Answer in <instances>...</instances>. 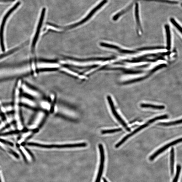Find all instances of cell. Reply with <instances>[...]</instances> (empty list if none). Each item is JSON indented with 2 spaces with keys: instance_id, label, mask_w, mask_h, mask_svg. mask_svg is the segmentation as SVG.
<instances>
[{
  "instance_id": "7a4b0ae2",
  "label": "cell",
  "mask_w": 182,
  "mask_h": 182,
  "mask_svg": "<svg viewBox=\"0 0 182 182\" xmlns=\"http://www.w3.org/2000/svg\"><path fill=\"white\" fill-rule=\"evenodd\" d=\"M108 2V0H103V1L98 4L96 7H94L93 10L88 13V15L83 19L74 24L67 26L65 27L66 29H71L80 25L85 23L88 21L94 14V13L101 9Z\"/></svg>"
},
{
  "instance_id": "2e32d148",
  "label": "cell",
  "mask_w": 182,
  "mask_h": 182,
  "mask_svg": "<svg viewBox=\"0 0 182 182\" xmlns=\"http://www.w3.org/2000/svg\"><path fill=\"white\" fill-rule=\"evenodd\" d=\"M182 120L168 122H160L158 124V125L163 126H170L181 124Z\"/></svg>"
},
{
  "instance_id": "ffe728a7",
  "label": "cell",
  "mask_w": 182,
  "mask_h": 182,
  "mask_svg": "<svg viewBox=\"0 0 182 182\" xmlns=\"http://www.w3.org/2000/svg\"><path fill=\"white\" fill-rule=\"evenodd\" d=\"M170 21L171 23L174 25L176 28L181 33L182 28L181 26L179 24L174 18H170Z\"/></svg>"
},
{
  "instance_id": "ac0fdd59",
  "label": "cell",
  "mask_w": 182,
  "mask_h": 182,
  "mask_svg": "<svg viewBox=\"0 0 182 182\" xmlns=\"http://www.w3.org/2000/svg\"><path fill=\"white\" fill-rule=\"evenodd\" d=\"M137 1H153L158 2L164 3H166L176 4L178 3L179 2L176 1H171L170 0H137Z\"/></svg>"
},
{
  "instance_id": "3957f363",
  "label": "cell",
  "mask_w": 182,
  "mask_h": 182,
  "mask_svg": "<svg viewBox=\"0 0 182 182\" xmlns=\"http://www.w3.org/2000/svg\"><path fill=\"white\" fill-rule=\"evenodd\" d=\"M33 146L44 148H65L77 147H84L87 146V144L83 143L75 144H66L62 145H45L37 143H33Z\"/></svg>"
},
{
  "instance_id": "52a82bcc",
  "label": "cell",
  "mask_w": 182,
  "mask_h": 182,
  "mask_svg": "<svg viewBox=\"0 0 182 182\" xmlns=\"http://www.w3.org/2000/svg\"><path fill=\"white\" fill-rule=\"evenodd\" d=\"M99 146L100 154V163L99 172L97 177L96 179L95 180V182H101V177L103 174L104 159H105L103 146L101 144H99Z\"/></svg>"
},
{
  "instance_id": "9a60e30c",
  "label": "cell",
  "mask_w": 182,
  "mask_h": 182,
  "mask_svg": "<svg viewBox=\"0 0 182 182\" xmlns=\"http://www.w3.org/2000/svg\"><path fill=\"white\" fill-rule=\"evenodd\" d=\"M20 149L21 150L23 155L24 160L25 161H27L28 160V158H31L32 159H33V157L32 156L31 154H30L29 152L27 151V150L24 147L21 146L20 147Z\"/></svg>"
},
{
  "instance_id": "cb8c5ba5",
  "label": "cell",
  "mask_w": 182,
  "mask_h": 182,
  "mask_svg": "<svg viewBox=\"0 0 182 182\" xmlns=\"http://www.w3.org/2000/svg\"><path fill=\"white\" fill-rule=\"evenodd\" d=\"M15 1V0H0V2H13Z\"/></svg>"
},
{
  "instance_id": "d6986e66",
  "label": "cell",
  "mask_w": 182,
  "mask_h": 182,
  "mask_svg": "<svg viewBox=\"0 0 182 182\" xmlns=\"http://www.w3.org/2000/svg\"><path fill=\"white\" fill-rule=\"evenodd\" d=\"M122 130L121 128H118L114 129L112 130H104L101 131V133L103 134H111L120 131Z\"/></svg>"
},
{
  "instance_id": "277c9868",
  "label": "cell",
  "mask_w": 182,
  "mask_h": 182,
  "mask_svg": "<svg viewBox=\"0 0 182 182\" xmlns=\"http://www.w3.org/2000/svg\"><path fill=\"white\" fill-rule=\"evenodd\" d=\"M18 97L16 98L14 103L15 118L18 130H21L23 129L24 126L23 125L20 108V104Z\"/></svg>"
},
{
  "instance_id": "30bf717a",
  "label": "cell",
  "mask_w": 182,
  "mask_h": 182,
  "mask_svg": "<svg viewBox=\"0 0 182 182\" xmlns=\"http://www.w3.org/2000/svg\"><path fill=\"white\" fill-rule=\"evenodd\" d=\"M175 153L174 149V148H172L170 151V167L171 175L172 176L174 174V160Z\"/></svg>"
},
{
  "instance_id": "4fadbf2b",
  "label": "cell",
  "mask_w": 182,
  "mask_h": 182,
  "mask_svg": "<svg viewBox=\"0 0 182 182\" xmlns=\"http://www.w3.org/2000/svg\"><path fill=\"white\" fill-rule=\"evenodd\" d=\"M135 16L136 24H137L138 29L139 30H140L141 31H142V29L141 25L139 15V4L137 3H135Z\"/></svg>"
},
{
  "instance_id": "d4e9b609",
  "label": "cell",
  "mask_w": 182,
  "mask_h": 182,
  "mask_svg": "<svg viewBox=\"0 0 182 182\" xmlns=\"http://www.w3.org/2000/svg\"><path fill=\"white\" fill-rule=\"evenodd\" d=\"M0 182H2L1 177H0Z\"/></svg>"
},
{
  "instance_id": "603a6c76",
  "label": "cell",
  "mask_w": 182,
  "mask_h": 182,
  "mask_svg": "<svg viewBox=\"0 0 182 182\" xmlns=\"http://www.w3.org/2000/svg\"><path fill=\"white\" fill-rule=\"evenodd\" d=\"M119 51H120V52L121 53L125 54L133 53L136 52L135 51H129V50H122L121 49Z\"/></svg>"
},
{
  "instance_id": "9c48e42d",
  "label": "cell",
  "mask_w": 182,
  "mask_h": 182,
  "mask_svg": "<svg viewBox=\"0 0 182 182\" xmlns=\"http://www.w3.org/2000/svg\"><path fill=\"white\" fill-rule=\"evenodd\" d=\"M46 11V9L45 8H44L42 9L41 13L40 19L39 22L37 30H36V33L33 40L32 46L33 48L35 47V45L36 43V41H37L38 38V36L40 33V29L41 28V27L42 25L43 22L44 20Z\"/></svg>"
},
{
  "instance_id": "5b68a950",
  "label": "cell",
  "mask_w": 182,
  "mask_h": 182,
  "mask_svg": "<svg viewBox=\"0 0 182 182\" xmlns=\"http://www.w3.org/2000/svg\"><path fill=\"white\" fill-rule=\"evenodd\" d=\"M20 4L21 3L20 2H17L15 5L10 9V10H9L8 11L5 16H4L3 18L1 27V29H0V40H1V43L3 51H4V50L3 41V30L6 21L8 18L11 14V13L19 6Z\"/></svg>"
},
{
  "instance_id": "8992f818",
  "label": "cell",
  "mask_w": 182,
  "mask_h": 182,
  "mask_svg": "<svg viewBox=\"0 0 182 182\" xmlns=\"http://www.w3.org/2000/svg\"><path fill=\"white\" fill-rule=\"evenodd\" d=\"M107 99L114 116H115L116 120L123 126L127 131H131L130 128L127 126L125 121L122 119L116 111L112 99L111 97L110 96H108Z\"/></svg>"
},
{
  "instance_id": "7c38bea8",
  "label": "cell",
  "mask_w": 182,
  "mask_h": 182,
  "mask_svg": "<svg viewBox=\"0 0 182 182\" xmlns=\"http://www.w3.org/2000/svg\"><path fill=\"white\" fill-rule=\"evenodd\" d=\"M134 4V3H132L130 4V5L127 7L126 8L124 9V10H122L121 11L118 12L113 17V21H116L117 20L118 18H119L121 16L125 14V13L129 11L130 9L132 7Z\"/></svg>"
},
{
  "instance_id": "5bb4252c",
  "label": "cell",
  "mask_w": 182,
  "mask_h": 182,
  "mask_svg": "<svg viewBox=\"0 0 182 182\" xmlns=\"http://www.w3.org/2000/svg\"><path fill=\"white\" fill-rule=\"evenodd\" d=\"M140 107L143 108H150L157 110H163L165 108L163 105H156L154 104H141Z\"/></svg>"
},
{
  "instance_id": "ba28073f",
  "label": "cell",
  "mask_w": 182,
  "mask_h": 182,
  "mask_svg": "<svg viewBox=\"0 0 182 182\" xmlns=\"http://www.w3.org/2000/svg\"><path fill=\"white\" fill-rule=\"evenodd\" d=\"M182 142V138L178 139L176 140L173 142L168 143L162 148L159 149L156 152H155L149 158V160L150 161H153L155 158L157 157L160 154H161L162 153L165 151L168 148L170 147L173 146L181 142Z\"/></svg>"
},
{
  "instance_id": "6da1fadb",
  "label": "cell",
  "mask_w": 182,
  "mask_h": 182,
  "mask_svg": "<svg viewBox=\"0 0 182 182\" xmlns=\"http://www.w3.org/2000/svg\"><path fill=\"white\" fill-rule=\"evenodd\" d=\"M168 117V115H165L156 117L149 120L146 123L139 126L137 129H136L133 132H132L131 133L125 136L123 138H122L119 142H118L115 145V148H117L119 147L122 144H123L127 139H128L129 138L131 137V136L138 133V132L140 131L141 130L145 128L146 127L148 126L150 124H152L153 123L158 120L167 119Z\"/></svg>"
},
{
  "instance_id": "8fae6325",
  "label": "cell",
  "mask_w": 182,
  "mask_h": 182,
  "mask_svg": "<svg viewBox=\"0 0 182 182\" xmlns=\"http://www.w3.org/2000/svg\"><path fill=\"white\" fill-rule=\"evenodd\" d=\"M165 28L166 31L167 35V49L168 50H170L171 46V35L170 27L169 25L166 24Z\"/></svg>"
},
{
  "instance_id": "e0dca14e",
  "label": "cell",
  "mask_w": 182,
  "mask_h": 182,
  "mask_svg": "<svg viewBox=\"0 0 182 182\" xmlns=\"http://www.w3.org/2000/svg\"><path fill=\"white\" fill-rule=\"evenodd\" d=\"M181 170V166L178 164L176 167V171L174 178L172 182H178Z\"/></svg>"
},
{
  "instance_id": "7402d4cb",
  "label": "cell",
  "mask_w": 182,
  "mask_h": 182,
  "mask_svg": "<svg viewBox=\"0 0 182 182\" xmlns=\"http://www.w3.org/2000/svg\"><path fill=\"white\" fill-rule=\"evenodd\" d=\"M102 45L104 47L116 49L118 50V51H120L121 49L119 47H118L114 45L104 43H103Z\"/></svg>"
},
{
  "instance_id": "44dd1931",
  "label": "cell",
  "mask_w": 182,
  "mask_h": 182,
  "mask_svg": "<svg viewBox=\"0 0 182 182\" xmlns=\"http://www.w3.org/2000/svg\"><path fill=\"white\" fill-rule=\"evenodd\" d=\"M163 47H146L139 49V51H149V50H153L157 49H163Z\"/></svg>"
}]
</instances>
